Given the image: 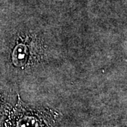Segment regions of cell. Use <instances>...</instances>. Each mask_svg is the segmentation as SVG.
Returning a JSON list of instances; mask_svg holds the SVG:
<instances>
[{
  "label": "cell",
  "instance_id": "cell-1",
  "mask_svg": "<svg viewBox=\"0 0 127 127\" xmlns=\"http://www.w3.org/2000/svg\"><path fill=\"white\" fill-rule=\"evenodd\" d=\"M27 57V47L24 45H18L15 48L12 55L13 62L16 66H22L26 62Z\"/></svg>",
  "mask_w": 127,
  "mask_h": 127
}]
</instances>
